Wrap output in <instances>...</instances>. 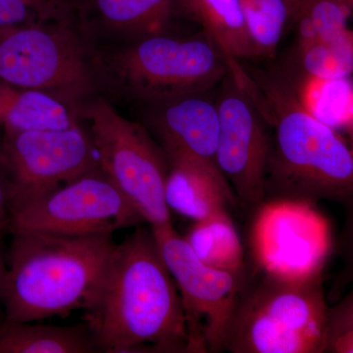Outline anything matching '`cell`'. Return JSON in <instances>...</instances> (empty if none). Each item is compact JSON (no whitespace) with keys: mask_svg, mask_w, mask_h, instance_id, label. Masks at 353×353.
Listing matches in <instances>:
<instances>
[{"mask_svg":"<svg viewBox=\"0 0 353 353\" xmlns=\"http://www.w3.org/2000/svg\"><path fill=\"white\" fill-rule=\"evenodd\" d=\"M83 322L99 352H190L182 299L152 230L139 227L116 243Z\"/></svg>","mask_w":353,"mask_h":353,"instance_id":"6da1fadb","label":"cell"},{"mask_svg":"<svg viewBox=\"0 0 353 353\" xmlns=\"http://www.w3.org/2000/svg\"><path fill=\"white\" fill-rule=\"evenodd\" d=\"M115 245L112 234H13L2 301L3 321H41L92 308Z\"/></svg>","mask_w":353,"mask_h":353,"instance_id":"7a4b0ae2","label":"cell"},{"mask_svg":"<svg viewBox=\"0 0 353 353\" xmlns=\"http://www.w3.org/2000/svg\"><path fill=\"white\" fill-rule=\"evenodd\" d=\"M255 83L265 118L274 128L265 192L310 201L350 199L353 157L345 141L310 112L285 81L259 75Z\"/></svg>","mask_w":353,"mask_h":353,"instance_id":"3957f363","label":"cell"},{"mask_svg":"<svg viewBox=\"0 0 353 353\" xmlns=\"http://www.w3.org/2000/svg\"><path fill=\"white\" fill-rule=\"evenodd\" d=\"M329 307L322 277L288 283L265 277L241 296L224 350L234 353H320Z\"/></svg>","mask_w":353,"mask_h":353,"instance_id":"277c9868","label":"cell"},{"mask_svg":"<svg viewBox=\"0 0 353 353\" xmlns=\"http://www.w3.org/2000/svg\"><path fill=\"white\" fill-rule=\"evenodd\" d=\"M99 168L150 226L171 223L165 201L168 158L143 125L103 101L85 110Z\"/></svg>","mask_w":353,"mask_h":353,"instance_id":"5b68a950","label":"cell"},{"mask_svg":"<svg viewBox=\"0 0 353 353\" xmlns=\"http://www.w3.org/2000/svg\"><path fill=\"white\" fill-rule=\"evenodd\" d=\"M205 34L172 38L160 34L141 38L116 57V71L132 97L155 104L208 94L230 72V61Z\"/></svg>","mask_w":353,"mask_h":353,"instance_id":"8992f818","label":"cell"},{"mask_svg":"<svg viewBox=\"0 0 353 353\" xmlns=\"http://www.w3.org/2000/svg\"><path fill=\"white\" fill-rule=\"evenodd\" d=\"M145 223L99 166L41 194L10 206L7 230L85 236L112 234Z\"/></svg>","mask_w":353,"mask_h":353,"instance_id":"52a82bcc","label":"cell"},{"mask_svg":"<svg viewBox=\"0 0 353 353\" xmlns=\"http://www.w3.org/2000/svg\"><path fill=\"white\" fill-rule=\"evenodd\" d=\"M257 208L250 243L253 259L265 277L288 283L322 277L333 233L314 201L274 197Z\"/></svg>","mask_w":353,"mask_h":353,"instance_id":"ba28073f","label":"cell"},{"mask_svg":"<svg viewBox=\"0 0 353 353\" xmlns=\"http://www.w3.org/2000/svg\"><path fill=\"white\" fill-rule=\"evenodd\" d=\"M152 232L182 299L190 352L224 350L243 296V274L202 263L171 223L152 226Z\"/></svg>","mask_w":353,"mask_h":353,"instance_id":"9c48e42d","label":"cell"},{"mask_svg":"<svg viewBox=\"0 0 353 353\" xmlns=\"http://www.w3.org/2000/svg\"><path fill=\"white\" fill-rule=\"evenodd\" d=\"M230 67L216 101L219 112L216 161L241 203L257 208L266 194L269 124L250 90L245 70L234 59Z\"/></svg>","mask_w":353,"mask_h":353,"instance_id":"30bf717a","label":"cell"},{"mask_svg":"<svg viewBox=\"0 0 353 353\" xmlns=\"http://www.w3.org/2000/svg\"><path fill=\"white\" fill-rule=\"evenodd\" d=\"M0 81L21 90L78 97L90 85L78 44L68 34L27 25L0 34Z\"/></svg>","mask_w":353,"mask_h":353,"instance_id":"8fae6325","label":"cell"},{"mask_svg":"<svg viewBox=\"0 0 353 353\" xmlns=\"http://www.w3.org/2000/svg\"><path fill=\"white\" fill-rule=\"evenodd\" d=\"M0 155L12 183L10 206L36 199L99 166L90 132L79 126L4 134Z\"/></svg>","mask_w":353,"mask_h":353,"instance_id":"7c38bea8","label":"cell"},{"mask_svg":"<svg viewBox=\"0 0 353 353\" xmlns=\"http://www.w3.org/2000/svg\"><path fill=\"white\" fill-rule=\"evenodd\" d=\"M205 94L185 95L158 104L152 124L168 160H192L221 173L216 161L219 112L216 101Z\"/></svg>","mask_w":353,"mask_h":353,"instance_id":"4fadbf2b","label":"cell"},{"mask_svg":"<svg viewBox=\"0 0 353 353\" xmlns=\"http://www.w3.org/2000/svg\"><path fill=\"white\" fill-rule=\"evenodd\" d=\"M165 201L170 210L199 221L236 201L233 190L219 172L192 160H168Z\"/></svg>","mask_w":353,"mask_h":353,"instance_id":"5bb4252c","label":"cell"},{"mask_svg":"<svg viewBox=\"0 0 353 353\" xmlns=\"http://www.w3.org/2000/svg\"><path fill=\"white\" fill-rule=\"evenodd\" d=\"M176 8L201 25L227 57L256 58L241 0H176Z\"/></svg>","mask_w":353,"mask_h":353,"instance_id":"9a60e30c","label":"cell"},{"mask_svg":"<svg viewBox=\"0 0 353 353\" xmlns=\"http://www.w3.org/2000/svg\"><path fill=\"white\" fill-rule=\"evenodd\" d=\"M99 352L87 325L52 326L32 322L0 324V353Z\"/></svg>","mask_w":353,"mask_h":353,"instance_id":"2e32d148","label":"cell"},{"mask_svg":"<svg viewBox=\"0 0 353 353\" xmlns=\"http://www.w3.org/2000/svg\"><path fill=\"white\" fill-rule=\"evenodd\" d=\"M197 259L206 266L243 274V248L227 209L196 221L183 236Z\"/></svg>","mask_w":353,"mask_h":353,"instance_id":"e0dca14e","label":"cell"},{"mask_svg":"<svg viewBox=\"0 0 353 353\" xmlns=\"http://www.w3.org/2000/svg\"><path fill=\"white\" fill-rule=\"evenodd\" d=\"M1 123L6 134L63 131L78 126L57 97L38 90H8Z\"/></svg>","mask_w":353,"mask_h":353,"instance_id":"ac0fdd59","label":"cell"},{"mask_svg":"<svg viewBox=\"0 0 353 353\" xmlns=\"http://www.w3.org/2000/svg\"><path fill=\"white\" fill-rule=\"evenodd\" d=\"M105 24L143 37L160 34L176 9V0H90Z\"/></svg>","mask_w":353,"mask_h":353,"instance_id":"d6986e66","label":"cell"},{"mask_svg":"<svg viewBox=\"0 0 353 353\" xmlns=\"http://www.w3.org/2000/svg\"><path fill=\"white\" fill-rule=\"evenodd\" d=\"M294 60L304 76L312 80L340 81L352 73L353 34L347 31L336 38L299 46Z\"/></svg>","mask_w":353,"mask_h":353,"instance_id":"ffe728a7","label":"cell"},{"mask_svg":"<svg viewBox=\"0 0 353 353\" xmlns=\"http://www.w3.org/2000/svg\"><path fill=\"white\" fill-rule=\"evenodd\" d=\"M257 57L274 58L294 18V0H241Z\"/></svg>","mask_w":353,"mask_h":353,"instance_id":"44dd1931","label":"cell"},{"mask_svg":"<svg viewBox=\"0 0 353 353\" xmlns=\"http://www.w3.org/2000/svg\"><path fill=\"white\" fill-rule=\"evenodd\" d=\"M353 6L339 0H294L297 44L336 38L347 31Z\"/></svg>","mask_w":353,"mask_h":353,"instance_id":"7402d4cb","label":"cell"},{"mask_svg":"<svg viewBox=\"0 0 353 353\" xmlns=\"http://www.w3.org/2000/svg\"><path fill=\"white\" fill-rule=\"evenodd\" d=\"M67 9L66 0H0V32L60 19Z\"/></svg>","mask_w":353,"mask_h":353,"instance_id":"603a6c76","label":"cell"},{"mask_svg":"<svg viewBox=\"0 0 353 353\" xmlns=\"http://www.w3.org/2000/svg\"><path fill=\"white\" fill-rule=\"evenodd\" d=\"M353 308L352 296L334 309H329L323 352H353Z\"/></svg>","mask_w":353,"mask_h":353,"instance_id":"cb8c5ba5","label":"cell"},{"mask_svg":"<svg viewBox=\"0 0 353 353\" xmlns=\"http://www.w3.org/2000/svg\"><path fill=\"white\" fill-rule=\"evenodd\" d=\"M11 196H12V183H11L6 164L0 155V238L2 233L7 230V225H8Z\"/></svg>","mask_w":353,"mask_h":353,"instance_id":"d4e9b609","label":"cell"},{"mask_svg":"<svg viewBox=\"0 0 353 353\" xmlns=\"http://www.w3.org/2000/svg\"><path fill=\"white\" fill-rule=\"evenodd\" d=\"M7 268L6 264H4L3 260L0 256V324L3 322L4 320V312L3 309V290L4 283H6Z\"/></svg>","mask_w":353,"mask_h":353,"instance_id":"484cf974","label":"cell"},{"mask_svg":"<svg viewBox=\"0 0 353 353\" xmlns=\"http://www.w3.org/2000/svg\"><path fill=\"white\" fill-rule=\"evenodd\" d=\"M8 90L0 87V123H1L2 114H3L4 108H6V102L7 99Z\"/></svg>","mask_w":353,"mask_h":353,"instance_id":"4316f807","label":"cell"},{"mask_svg":"<svg viewBox=\"0 0 353 353\" xmlns=\"http://www.w3.org/2000/svg\"><path fill=\"white\" fill-rule=\"evenodd\" d=\"M339 1L345 2V3L350 4V6H353V0H339Z\"/></svg>","mask_w":353,"mask_h":353,"instance_id":"83f0119b","label":"cell"},{"mask_svg":"<svg viewBox=\"0 0 353 353\" xmlns=\"http://www.w3.org/2000/svg\"><path fill=\"white\" fill-rule=\"evenodd\" d=\"M4 32V31H1V32H0V34H2V32Z\"/></svg>","mask_w":353,"mask_h":353,"instance_id":"f1b7e54d","label":"cell"}]
</instances>
